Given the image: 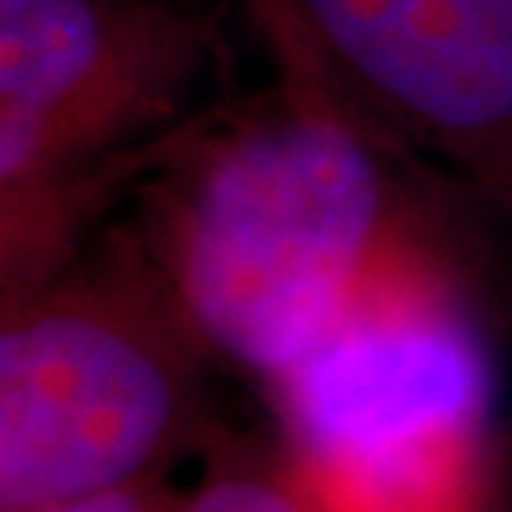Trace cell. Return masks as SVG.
Here are the masks:
<instances>
[{
	"label": "cell",
	"instance_id": "obj_1",
	"mask_svg": "<svg viewBox=\"0 0 512 512\" xmlns=\"http://www.w3.org/2000/svg\"><path fill=\"white\" fill-rule=\"evenodd\" d=\"M274 84L186 122L133 228L220 368L270 387L361 296L440 232L399 141L349 92L281 0H243Z\"/></svg>",
	"mask_w": 512,
	"mask_h": 512
},
{
	"label": "cell",
	"instance_id": "obj_2",
	"mask_svg": "<svg viewBox=\"0 0 512 512\" xmlns=\"http://www.w3.org/2000/svg\"><path fill=\"white\" fill-rule=\"evenodd\" d=\"M220 23L183 0H0V304L65 270L205 103Z\"/></svg>",
	"mask_w": 512,
	"mask_h": 512
},
{
	"label": "cell",
	"instance_id": "obj_3",
	"mask_svg": "<svg viewBox=\"0 0 512 512\" xmlns=\"http://www.w3.org/2000/svg\"><path fill=\"white\" fill-rule=\"evenodd\" d=\"M213 368L133 220L0 304V512L183 467L224 433Z\"/></svg>",
	"mask_w": 512,
	"mask_h": 512
},
{
	"label": "cell",
	"instance_id": "obj_4",
	"mask_svg": "<svg viewBox=\"0 0 512 512\" xmlns=\"http://www.w3.org/2000/svg\"><path fill=\"white\" fill-rule=\"evenodd\" d=\"M262 391L274 437L330 512H475L497 361L444 243L380 277Z\"/></svg>",
	"mask_w": 512,
	"mask_h": 512
},
{
	"label": "cell",
	"instance_id": "obj_5",
	"mask_svg": "<svg viewBox=\"0 0 512 512\" xmlns=\"http://www.w3.org/2000/svg\"><path fill=\"white\" fill-rule=\"evenodd\" d=\"M399 141L512 232V0H281Z\"/></svg>",
	"mask_w": 512,
	"mask_h": 512
},
{
	"label": "cell",
	"instance_id": "obj_6",
	"mask_svg": "<svg viewBox=\"0 0 512 512\" xmlns=\"http://www.w3.org/2000/svg\"><path fill=\"white\" fill-rule=\"evenodd\" d=\"M179 512H330L281 440L224 429L202 456Z\"/></svg>",
	"mask_w": 512,
	"mask_h": 512
},
{
	"label": "cell",
	"instance_id": "obj_7",
	"mask_svg": "<svg viewBox=\"0 0 512 512\" xmlns=\"http://www.w3.org/2000/svg\"><path fill=\"white\" fill-rule=\"evenodd\" d=\"M183 497L186 486L179 482V467H171V471H152V475L107 486V490L61 497V501L23 512H179Z\"/></svg>",
	"mask_w": 512,
	"mask_h": 512
}]
</instances>
